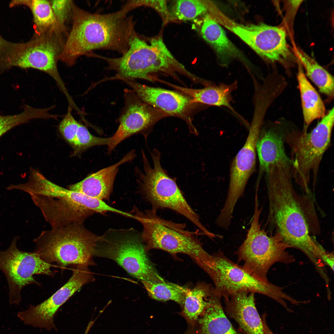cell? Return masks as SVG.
<instances>
[{"label": "cell", "instance_id": "44dd1931", "mask_svg": "<svg viewBox=\"0 0 334 334\" xmlns=\"http://www.w3.org/2000/svg\"><path fill=\"white\" fill-rule=\"evenodd\" d=\"M135 156V151H131L119 161L90 174L80 182L70 185L68 189L103 200H109L119 167Z\"/></svg>", "mask_w": 334, "mask_h": 334}, {"label": "cell", "instance_id": "6da1fadb", "mask_svg": "<svg viewBox=\"0 0 334 334\" xmlns=\"http://www.w3.org/2000/svg\"><path fill=\"white\" fill-rule=\"evenodd\" d=\"M269 199L268 220L290 248L301 250L315 265L327 252L310 235L309 218L315 217L310 202L298 195L292 182L291 168L276 167L265 174Z\"/></svg>", "mask_w": 334, "mask_h": 334}, {"label": "cell", "instance_id": "e0dca14e", "mask_svg": "<svg viewBox=\"0 0 334 334\" xmlns=\"http://www.w3.org/2000/svg\"><path fill=\"white\" fill-rule=\"evenodd\" d=\"M124 106L119 118L115 133L110 137L107 151L110 154L120 143L137 134L146 141L152 127L158 119L156 109L142 101L132 90H124Z\"/></svg>", "mask_w": 334, "mask_h": 334}, {"label": "cell", "instance_id": "d6986e66", "mask_svg": "<svg viewBox=\"0 0 334 334\" xmlns=\"http://www.w3.org/2000/svg\"><path fill=\"white\" fill-rule=\"evenodd\" d=\"M131 88L143 102L171 115L184 116L191 104V99L181 93L163 88L148 86L134 79L119 78Z\"/></svg>", "mask_w": 334, "mask_h": 334}, {"label": "cell", "instance_id": "4fadbf2b", "mask_svg": "<svg viewBox=\"0 0 334 334\" xmlns=\"http://www.w3.org/2000/svg\"><path fill=\"white\" fill-rule=\"evenodd\" d=\"M65 40L63 34L55 33L37 34L25 44L18 54L11 59L12 66L32 68L45 72L56 81L66 96L69 94L58 69L57 62Z\"/></svg>", "mask_w": 334, "mask_h": 334}, {"label": "cell", "instance_id": "4316f807", "mask_svg": "<svg viewBox=\"0 0 334 334\" xmlns=\"http://www.w3.org/2000/svg\"><path fill=\"white\" fill-rule=\"evenodd\" d=\"M24 1L25 4L32 11L37 34L52 32L64 34L66 32L58 23L49 1Z\"/></svg>", "mask_w": 334, "mask_h": 334}, {"label": "cell", "instance_id": "4dcf8cb0", "mask_svg": "<svg viewBox=\"0 0 334 334\" xmlns=\"http://www.w3.org/2000/svg\"><path fill=\"white\" fill-rule=\"evenodd\" d=\"M110 137L102 138L92 135L84 125L80 124L74 148L76 152H81L92 147L108 144Z\"/></svg>", "mask_w": 334, "mask_h": 334}, {"label": "cell", "instance_id": "8d00e7d4", "mask_svg": "<svg viewBox=\"0 0 334 334\" xmlns=\"http://www.w3.org/2000/svg\"><path fill=\"white\" fill-rule=\"evenodd\" d=\"M88 329H87V330H86V332H85V334H87V332L88 331Z\"/></svg>", "mask_w": 334, "mask_h": 334}, {"label": "cell", "instance_id": "d590c367", "mask_svg": "<svg viewBox=\"0 0 334 334\" xmlns=\"http://www.w3.org/2000/svg\"><path fill=\"white\" fill-rule=\"evenodd\" d=\"M3 45V43L2 40L0 38V50L2 48Z\"/></svg>", "mask_w": 334, "mask_h": 334}, {"label": "cell", "instance_id": "d4e9b609", "mask_svg": "<svg viewBox=\"0 0 334 334\" xmlns=\"http://www.w3.org/2000/svg\"><path fill=\"white\" fill-rule=\"evenodd\" d=\"M201 34L223 60L237 54V49L227 37L225 31L217 22L210 16H207L204 19Z\"/></svg>", "mask_w": 334, "mask_h": 334}, {"label": "cell", "instance_id": "7c38bea8", "mask_svg": "<svg viewBox=\"0 0 334 334\" xmlns=\"http://www.w3.org/2000/svg\"><path fill=\"white\" fill-rule=\"evenodd\" d=\"M18 238H14L7 250H0V270L7 280L11 305L19 303L23 288L36 283L34 275L53 274L50 269L52 265L43 260L36 253L23 251L18 249Z\"/></svg>", "mask_w": 334, "mask_h": 334}, {"label": "cell", "instance_id": "30bf717a", "mask_svg": "<svg viewBox=\"0 0 334 334\" xmlns=\"http://www.w3.org/2000/svg\"><path fill=\"white\" fill-rule=\"evenodd\" d=\"M161 154L156 149L151 152L152 167L142 151L143 171L137 168L135 170L141 190L152 205V210L168 208L173 210L187 218L203 233L208 234V230L187 202L175 180L170 177L162 167Z\"/></svg>", "mask_w": 334, "mask_h": 334}, {"label": "cell", "instance_id": "d6a6232c", "mask_svg": "<svg viewBox=\"0 0 334 334\" xmlns=\"http://www.w3.org/2000/svg\"><path fill=\"white\" fill-rule=\"evenodd\" d=\"M72 109V107L69 105L67 112L59 124V129L65 139L74 147L80 123L73 117Z\"/></svg>", "mask_w": 334, "mask_h": 334}, {"label": "cell", "instance_id": "9c48e42d", "mask_svg": "<svg viewBox=\"0 0 334 334\" xmlns=\"http://www.w3.org/2000/svg\"><path fill=\"white\" fill-rule=\"evenodd\" d=\"M95 255L113 260L140 281H165L147 256L141 233L134 229H110L99 236Z\"/></svg>", "mask_w": 334, "mask_h": 334}, {"label": "cell", "instance_id": "7402d4cb", "mask_svg": "<svg viewBox=\"0 0 334 334\" xmlns=\"http://www.w3.org/2000/svg\"><path fill=\"white\" fill-rule=\"evenodd\" d=\"M174 88L191 97V104L199 103L208 105L224 107L231 111L242 122L244 119L231 105V93L237 87V82L231 84H210L201 89L184 88L169 84Z\"/></svg>", "mask_w": 334, "mask_h": 334}, {"label": "cell", "instance_id": "277c9868", "mask_svg": "<svg viewBox=\"0 0 334 334\" xmlns=\"http://www.w3.org/2000/svg\"><path fill=\"white\" fill-rule=\"evenodd\" d=\"M334 122L333 107L309 132L299 131L290 122L286 129L285 141L291 150L293 177L307 195L311 194V175L314 187L320 162L330 144Z\"/></svg>", "mask_w": 334, "mask_h": 334}, {"label": "cell", "instance_id": "f546056e", "mask_svg": "<svg viewBox=\"0 0 334 334\" xmlns=\"http://www.w3.org/2000/svg\"><path fill=\"white\" fill-rule=\"evenodd\" d=\"M207 10L206 4L201 1L179 0L175 2L173 12L178 19L188 21L194 19L204 14Z\"/></svg>", "mask_w": 334, "mask_h": 334}, {"label": "cell", "instance_id": "e575fe53", "mask_svg": "<svg viewBox=\"0 0 334 334\" xmlns=\"http://www.w3.org/2000/svg\"><path fill=\"white\" fill-rule=\"evenodd\" d=\"M263 324L265 334H274L268 326L265 320H263Z\"/></svg>", "mask_w": 334, "mask_h": 334}, {"label": "cell", "instance_id": "603a6c76", "mask_svg": "<svg viewBox=\"0 0 334 334\" xmlns=\"http://www.w3.org/2000/svg\"><path fill=\"white\" fill-rule=\"evenodd\" d=\"M297 79L299 90L304 125L302 131H307L315 120L326 114L324 103L319 94L308 80L301 66H298Z\"/></svg>", "mask_w": 334, "mask_h": 334}, {"label": "cell", "instance_id": "8fae6325", "mask_svg": "<svg viewBox=\"0 0 334 334\" xmlns=\"http://www.w3.org/2000/svg\"><path fill=\"white\" fill-rule=\"evenodd\" d=\"M213 256L214 265L208 274L213 282L216 294L221 298L225 299L234 293L247 291L266 296L286 308L288 307L286 301L291 303L294 302V298L285 293L283 288L257 278L231 261L223 252L219 251Z\"/></svg>", "mask_w": 334, "mask_h": 334}, {"label": "cell", "instance_id": "5bb4252c", "mask_svg": "<svg viewBox=\"0 0 334 334\" xmlns=\"http://www.w3.org/2000/svg\"><path fill=\"white\" fill-rule=\"evenodd\" d=\"M221 23L237 35L260 56L272 62L286 59L290 54L286 33L282 28L268 25H244L224 17Z\"/></svg>", "mask_w": 334, "mask_h": 334}, {"label": "cell", "instance_id": "8992f818", "mask_svg": "<svg viewBox=\"0 0 334 334\" xmlns=\"http://www.w3.org/2000/svg\"><path fill=\"white\" fill-rule=\"evenodd\" d=\"M134 215L143 226L142 237L146 251L162 250L172 254L182 253L194 259L206 272L213 264V255L203 248L195 233L184 229L183 225L163 220L153 210L145 212L135 210Z\"/></svg>", "mask_w": 334, "mask_h": 334}, {"label": "cell", "instance_id": "836d02e7", "mask_svg": "<svg viewBox=\"0 0 334 334\" xmlns=\"http://www.w3.org/2000/svg\"><path fill=\"white\" fill-rule=\"evenodd\" d=\"M49 2L58 23L66 31V24L69 18H72L74 3L71 0H50Z\"/></svg>", "mask_w": 334, "mask_h": 334}, {"label": "cell", "instance_id": "ba28073f", "mask_svg": "<svg viewBox=\"0 0 334 334\" xmlns=\"http://www.w3.org/2000/svg\"><path fill=\"white\" fill-rule=\"evenodd\" d=\"M262 209L258 197L255 196L250 225L237 253L238 261L243 262L242 267L245 270L259 279L268 281L267 275L272 265L278 262L290 263L295 259L287 251L290 247L278 233L269 236L261 228L259 219Z\"/></svg>", "mask_w": 334, "mask_h": 334}, {"label": "cell", "instance_id": "83f0119b", "mask_svg": "<svg viewBox=\"0 0 334 334\" xmlns=\"http://www.w3.org/2000/svg\"><path fill=\"white\" fill-rule=\"evenodd\" d=\"M216 294L214 288L207 285L188 289L183 304V313L186 318L192 322L197 320Z\"/></svg>", "mask_w": 334, "mask_h": 334}, {"label": "cell", "instance_id": "5b68a950", "mask_svg": "<svg viewBox=\"0 0 334 334\" xmlns=\"http://www.w3.org/2000/svg\"><path fill=\"white\" fill-rule=\"evenodd\" d=\"M99 236L87 229L83 223L52 228L43 231L35 240V252L45 262L62 266L70 264H94Z\"/></svg>", "mask_w": 334, "mask_h": 334}, {"label": "cell", "instance_id": "cb8c5ba5", "mask_svg": "<svg viewBox=\"0 0 334 334\" xmlns=\"http://www.w3.org/2000/svg\"><path fill=\"white\" fill-rule=\"evenodd\" d=\"M221 298L216 296L202 314L199 320L203 334H242L237 331L224 311Z\"/></svg>", "mask_w": 334, "mask_h": 334}, {"label": "cell", "instance_id": "f1b7e54d", "mask_svg": "<svg viewBox=\"0 0 334 334\" xmlns=\"http://www.w3.org/2000/svg\"><path fill=\"white\" fill-rule=\"evenodd\" d=\"M140 281L149 296L152 299L163 301L172 300L183 306L185 294L188 289L165 281Z\"/></svg>", "mask_w": 334, "mask_h": 334}, {"label": "cell", "instance_id": "9a60e30c", "mask_svg": "<svg viewBox=\"0 0 334 334\" xmlns=\"http://www.w3.org/2000/svg\"><path fill=\"white\" fill-rule=\"evenodd\" d=\"M88 266L79 264L68 281L52 296L36 306L31 305L18 317L25 324L50 330L56 329L55 315L59 308L82 286L94 281Z\"/></svg>", "mask_w": 334, "mask_h": 334}, {"label": "cell", "instance_id": "3957f363", "mask_svg": "<svg viewBox=\"0 0 334 334\" xmlns=\"http://www.w3.org/2000/svg\"><path fill=\"white\" fill-rule=\"evenodd\" d=\"M13 188L29 195L52 228L83 223L94 213L103 214L108 208L104 200L60 186L33 168L27 182Z\"/></svg>", "mask_w": 334, "mask_h": 334}, {"label": "cell", "instance_id": "ac0fdd59", "mask_svg": "<svg viewBox=\"0 0 334 334\" xmlns=\"http://www.w3.org/2000/svg\"><path fill=\"white\" fill-rule=\"evenodd\" d=\"M289 122L281 118L262 126L256 145L259 162L258 181L271 168L292 166V160L287 156L284 145L285 131Z\"/></svg>", "mask_w": 334, "mask_h": 334}, {"label": "cell", "instance_id": "484cf974", "mask_svg": "<svg viewBox=\"0 0 334 334\" xmlns=\"http://www.w3.org/2000/svg\"><path fill=\"white\" fill-rule=\"evenodd\" d=\"M297 58L304 67L306 76L325 95L329 101L333 99L334 83L333 76L314 59L299 49H296Z\"/></svg>", "mask_w": 334, "mask_h": 334}, {"label": "cell", "instance_id": "ffe728a7", "mask_svg": "<svg viewBox=\"0 0 334 334\" xmlns=\"http://www.w3.org/2000/svg\"><path fill=\"white\" fill-rule=\"evenodd\" d=\"M255 293L241 291L225 299V310L246 334H265L262 318L256 308Z\"/></svg>", "mask_w": 334, "mask_h": 334}, {"label": "cell", "instance_id": "1f68e13d", "mask_svg": "<svg viewBox=\"0 0 334 334\" xmlns=\"http://www.w3.org/2000/svg\"><path fill=\"white\" fill-rule=\"evenodd\" d=\"M37 117L35 110L26 105L21 113L14 115H0V137L7 132L19 125L36 119Z\"/></svg>", "mask_w": 334, "mask_h": 334}, {"label": "cell", "instance_id": "7a4b0ae2", "mask_svg": "<svg viewBox=\"0 0 334 334\" xmlns=\"http://www.w3.org/2000/svg\"><path fill=\"white\" fill-rule=\"evenodd\" d=\"M130 11L125 5L116 12L93 13L75 5L71 28L64 45L66 56L76 61L80 56L98 49L125 53L131 40L137 36L132 17L127 15Z\"/></svg>", "mask_w": 334, "mask_h": 334}, {"label": "cell", "instance_id": "2e32d148", "mask_svg": "<svg viewBox=\"0 0 334 334\" xmlns=\"http://www.w3.org/2000/svg\"><path fill=\"white\" fill-rule=\"evenodd\" d=\"M263 124L261 119L252 118L245 143L232 161L228 193L222 208L226 214H233L237 202L244 194L249 179L255 171L256 143Z\"/></svg>", "mask_w": 334, "mask_h": 334}, {"label": "cell", "instance_id": "52a82bcc", "mask_svg": "<svg viewBox=\"0 0 334 334\" xmlns=\"http://www.w3.org/2000/svg\"><path fill=\"white\" fill-rule=\"evenodd\" d=\"M101 58L107 62L109 69L117 72L116 76L111 79L122 78L153 81L155 79L151 74L154 72L185 71L183 66L176 61L161 38L152 39L148 44L137 36L131 40L128 49L121 57Z\"/></svg>", "mask_w": 334, "mask_h": 334}]
</instances>
